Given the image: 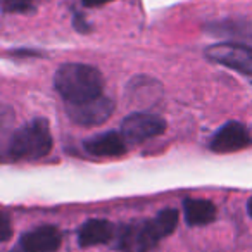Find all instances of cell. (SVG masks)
<instances>
[{"label":"cell","instance_id":"obj_1","mask_svg":"<svg viewBox=\"0 0 252 252\" xmlns=\"http://www.w3.org/2000/svg\"><path fill=\"white\" fill-rule=\"evenodd\" d=\"M178 211L162 209L154 220L142 221L138 224H125L116 230L114 247L121 252H149L171 235L178 224Z\"/></svg>","mask_w":252,"mask_h":252},{"label":"cell","instance_id":"obj_2","mask_svg":"<svg viewBox=\"0 0 252 252\" xmlns=\"http://www.w3.org/2000/svg\"><path fill=\"white\" fill-rule=\"evenodd\" d=\"M54 88L67 104H78L100 97L104 78L94 66L67 63L63 64L54 74Z\"/></svg>","mask_w":252,"mask_h":252},{"label":"cell","instance_id":"obj_3","mask_svg":"<svg viewBox=\"0 0 252 252\" xmlns=\"http://www.w3.org/2000/svg\"><path fill=\"white\" fill-rule=\"evenodd\" d=\"M52 133L47 119L36 118L12 133L7 156L14 161H36L52 151Z\"/></svg>","mask_w":252,"mask_h":252},{"label":"cell","instance_id":"obj_4","mask_svg":"<svg viewBox=\"0 0 252 252\" xmlns=\"http://www.w3.org/2000/svg\"><path fill=\"white\" fill-rule=\"evenodd\" d=\"M206 57L228 69L238 71L252 78V47L237 42L216 43V45L207 47Z\"/></svg>","mask_w":252,"mask_h":252},{"label":"cell","instance_id":"obj_5","mask_svg":"<svg viewBox=\"0 0 252 252\" xmlns=\"http://www.w3.org/2000/svg\"><path fill=\"white\" fill-rule=\"evenodd\" d=\"M166 131V121L151 112H133L123 119L121 133L126 144H142Z\"/></svg>","mask_w":252,"mask_h":252},{"label":"cell","instance_id":"obj_6","mask_svg":"<svg viewBox=\"0 0 252 252\" xmlns=\"http://www.w3.org/2000/svg\"><path fill=\"white\" fill-rule=\"evenodd\" d=\"M67 116L73 123L81 126H98L109 119V116L114 112V102L111 98L95 97L90 100L78 102V104H67Z\"/></svg>","mask_w":252,"mask_h":252},{"label":"cell","instance_id":"obj_7","mask_svg":"<svg viewBox=\"0 0 252 252\" xmlns=\"http://www.w3.org/2000/svg\"><path fill=\"white\" fill-rule=\"evenodd\" d=\"M252 144V137L249 133L247 126L238 121H230L223 125L209 142V149L218 154H228L237 152L249 147Z\"/></svg>","mask_w":252,"mask_h":252},{"label":"cell","instance_id":"obj_8","mask_svg":"<svg viewBox=\"0 0 252 252\" xmlns=\"http://www.w3.org/2000/svg\"><path fill=\"white\" fill-rule=\"evenodd\" d=\"M61 231L52 224H43L21 235L16 252H56L59 251Z\"/></svg>","mask_w":252,"mask_h":252},{"label":"cell","instance_id":"obj_9","mask_svg":"<svg viewBox=\"0 0 252 252\" xmlns=\"http://www.w3.org/2000/svg\"><path fill=\"white\" fill-rule=\"evenodd\" d=\"M83 149L94 158H119L126 154V140L119 131H105L83 140Z\"/></svg>","mask_w":252,"mask_h":252},{"label":"cell","instance_id":"obj_10","mask_svg":"<svg viewBox=\"0 0 252 252\" xmlns=\"http://www.w3.org/2000/svg\"><path fill=\"white\" fill-rule=\"evenodd\" d=\"M116 228L111 221L100 220H88L78 230V244L80 247H94V245H105L114 242Z\"/></svg>","mask_w":252,"mask_h":252},{"label":"cell","instance_id":"obj_11","mask_svg":"<svg viewBox=\"0 0 252 252\" xmlns=\"http://www.w3.org/2000/svg\"><path fill=\"white\" fill-rule=\"evenodd\" d=\"M183 216L190 226H204L216 220V206L206 199H185Z\"/></svg>","mask_w":252,"mask_h":252},{"label":"cell","instance_id":"obj_12","mask_svg":"<svg viewBox=\"0 0 252 252\" xmlns=\"http://www.w3.org/2000/svg\"><path fill=\"white\" fill-rule=\"evenodd\" d=\"M38 0H2V11L4 12H30L36 7Z\"/></svg>","mask_w":252,"mask_h":252},{"label":"cell","instance_id":"obj_13","mask_svg":"<svg viewBox=\"0 0 252 252\" xmlns=\"http://www.w3.org/2000/svg\"><path fill=\"white\" fill-rule=\"evenodd\" d=\"M73 26H74V28H76L80 33H88V32H90V25H88L87 19H85L81 14H74V18H73Z\"/></svg>","mask_w":252,"mask_h":252},{"label":"cell","instance_id":"obj_14","mask_svg":"<svg viewBox=\"0 0 252 252\" xmlns=\"http://www.w3.org/2000/svg\"><path fill=\"white\" fill-rule=\"evenodd\" d=\"M9 237H11V223H9V214L2 213V235H0V238H2L4 242H7Z\"/></svg>","mask_w":252,"mask_h":252},{"label":"cell","instance_id":"obj_15","mask_svg":"<svg viewBox=\"0 0 252 252\" xmlns=\"http://www.w3.org/2000/svg\"><path fill=\"white\" fill-rule=\"evenodd\" d=\"M81 4L87 5V7H98V5H104V4H109L112 0H80Z\"/></svg>","mask_w":252,"mask_h":252},{"label":"cell","instance_id":"obj_16","mask_svg":"<svg viewBox=\"0 0 252 252\" xmlns=\"http://www.w3.org/2000/svg\"><path fill=\"white\" fill-rule=\"evenodd\" d=\"M247 213H249V216L252 218V197L249 199V202H247Z\"/></svg>","mask_w":252,"mask_h":252}]
</instances>
